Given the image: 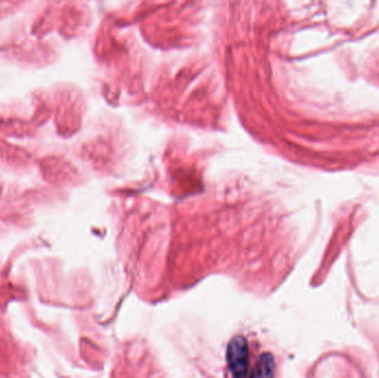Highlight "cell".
I'll return each mask as SVG.
<instances>
[{
	"instance_id": "obj_2",
	"label": "cell",
	"mask_w": 379,
	"mask_h": 378,
	"mask_svg": "<svg viewBox=\"0 0 379 378\" xmlns=\"http://www.w3.org/2000/svg\"><path fill=\"white\" fill-rule=\"evenodd\" d=\"M274 368L275 362L273 355L270 353H264L257 362L251 378H273Z\"/></svg>"
},
{
	"instance_id": "obj_1",
	"label": "cell",
	"mask_w": 379,
	"mask_h": 378,
	"mask_svg": "<svg viewBox=\"0 0 379 378\" xmlns=\"http://www.w3.org/2000/svg\"><path fill=\"white\" fill-rule=\"evenodd\" d=\"M228 364L234 378H245L249 370V345L243 336H235L228 346Z\"/></svg>"
}]
</instances>
